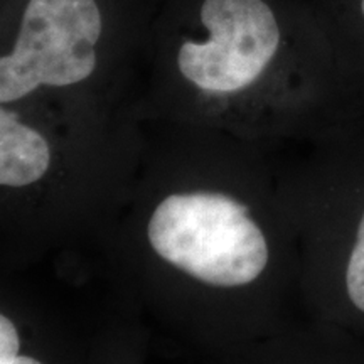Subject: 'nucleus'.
I'll return each instance as SVG.
<instances>
[{
	"instance_id": "6",
	"label": "nucleus",
	"mask_w": 364,
	"mask_h": 364,
	"mask_svg": "<svg viewBox=\"0 0 364 364\" xmlns=\"http://www.w3.org/2000/svg\"><path fill=\"white\" fill-rule=\"evenodd\" d=\"M349 4H351V7H349V12L351 14L341 12L339 16L351 17L353 27H349L351 36L364 34V0H349Z\"/></svg>"
},
{
	"instance_id": "3",
	"label": "nucleus",
	"mask_w": 364,
	"mask_h": 364,
	"mask_svg": "<svg viewBox=\"0 0 364 364\" xmlns=\"http://www.w3.org/2000/svg\"><path fill=\"white\" fill-rule=\"evenodd\" d=\"M157 257L201 284H253L270 263L267 235L238 199L211 191L169 194L147 223Z\"/></svg>"
},
{
	"instance_id": "5",
	"label": "nucleus",
	"mask_w": 364,
	"mask_h": 364,
	"mask_svg": "<svg viewBox=\"0 0 364 364\" xmlns=\"http://www.w3.org/2000/svg\"><path fill=\"white\" fill-rule=\"evenodd\" d=\"M49 113L24 105H0V184L19 189L48 174L56 154Z\"/></svg>"
},
{
	"instance_id": "2",
	"label": "nucleus",
	"mask_w": 364,
	"mask_h": 364,
	"mask_svg": "<svg viewBox=\"0 0 364 364\" xmlns=\"http://www.w3.org/2000/svg\"><path fill=\"white\" fill-rule=\"evenodd\" d=\"M161 0H0V105L115 115Z\"/></svg>"
},
{
	"instance_id": "1",
	"label": "nucleus",
	"mask_w": 364,
	"mask_h": 364,
	"mask_svg": "<svg viewBox=\"0 0 364 364\" xmlns=\"http://www.w3.org/2000/svg\"><path fill=\"white\" fill-rule=\"evenodd\" d=\"M145 66L139 113L240 136L307 129L348 76L297 0H161Z\"/></svg>"
},
{
	"instance_id": "7",
	"label": "nucleus",
	"mask_w": 364,
	"mask_h": 364,
	"mask_svg": "<svg viewBox=\"0 0 364 364\" xmlns=\"http://www.w3.org/2000/svg\"><path fill=\"white\" fill-rule=\"evenodd\" d=\"M0 364H43L38 359L31 358V356H22V354H17L16 358L12 359H2Z\"/></svg>"
},
{
	"instance_id": "4",
	"label": "nucleus",
	"mask_w": 364,
	"mask_h": 364,
	"mask_svg": "<svg viewBox=\"0 0 364 364\" xmlns=\"http://www.w3.org/2000/svg\"><path fill=\"white\" fill-rule=\"evenodd\" d=\"M332 179L311 213L314 289L331 317L364 324V157Z\"/></svg>"
}]
</instances>
